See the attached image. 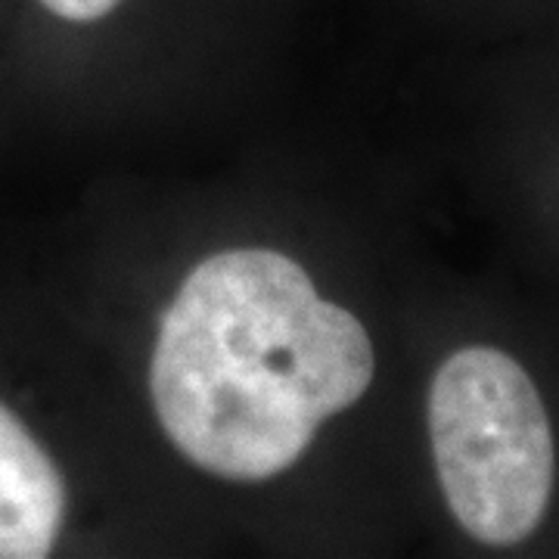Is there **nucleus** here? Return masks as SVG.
<instances>
[{
	"mask_svg": "<svg viewBox=\"0 0 559 559\" xmlns=\"http://www.w3.org/2000/svg\"><path fill=\"white\" fill-rule=\"evenodd\" d=\"M373 373L364 323L320 299L301 264L274 249H230L180 283L150 389L183 457L221 479L261 481L289 469Z\"/></svg>",
	"mask_w": 559,
	"mask_h": 559,
	"instance_id": "nucleus-1",
	"label": "nucleus"
},
{
	"mask_svg": "<svg viewBox=\"0 0 559 559\" xmlns=\"http://www.w3.org/2000/svg\"><path fill=\"white\" fill-rule=\"evenodd\" d=\"M429 436L454 520L481 544H520L550 503L557 451L535 382L498 348H460L429 392Z\"/></svg>",
	"mask_w": 559,
	"mask_h": 559,
	"instance_id": "nucleus-2",
	"label": "nucleus"
},
{
	"mask_svg": "<svg viewBox=\"0 0 559 559\" xmlns=\"http://www.w3.org/2000/svg\"><path fill=\"white\" fill-rule=\"evenodd\" d=\"M66 520V481L50 454L0 404V559H44Z\"/></svg>",
	"mask_w": 559,
	"mask_h": 559,
	"instance_id": "nucleus-3",
	"label": "nucleus"
},
{
	"mask_svg": "<svg viewBox=\"0 0 559 559\" xmlns=\"http://www.w3.org/2000/svg\"><path fill=\"white\" fill-rule=\"evenodd\" d=\"M53 16L69 22H94L103 20L119 7V0H40Z\"/></svg>",
	"mask_w": 559,
	"mask_h": 559,
	"instance_id": "nucleus-4",
	"label": "nucleus"
}]
</instances>
